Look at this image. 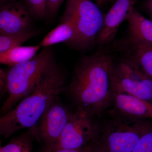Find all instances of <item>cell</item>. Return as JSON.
I'll list each match as a JSON object with an SVG mask.
<instances>
[{"mask_svg": "<svg viewBox=\"0 0 152 152\" xmlns=\"http://www.w3.org/2000/svg\"><path fill=\"white\" fill-rule=\"evenodd\" d=\"M110 56L99 51L82 58L77 64L68 91L77 109L101 117L113 102V71Z\"/></svg>", "mask_w": 152, "mask_h": 152, "instance_id": "cell-1", "label": "cell"}, {"mask_svg": "<svg viewBox=\"0 0 152 152\" xmlns=\"http://www.w3.org/2000/svg\"><path fill=\"white\" fill-rule=\"evenodd\" d=\"M65 71L57 64L16 107L0 118V134L5 138L23 129L36 126L65 88Z\"/></svg>", "mask_w": 152, "mask_h": 152, "instance_id": "cell-2", "label": "cell"}, {"mask_svg": "<svg viewBox=\"0 0 152 152\" xmlns=\"http://www.w3.org/2000/svg\"><path fill=\"white\" fill-rule=\"evenodd\" d=\"M108 115L85 147L90 152H132L142 136L152 129V120Z\"/></svg>", "mask_w": 152, "mask_h": 152, "instance_id": "cell-3", "label": "cell"}, {"mask_svg": "<svg viewBox=\"0 0 152 152\" xmlns=\"http://www.w3.org/2000/svg\"><path fill=\"white\" fill-rule=\"evenodd\" d=\"M56 64L54 54L48 47L31 59L12 66L7 72L8 97L1 113H7L30 94Z\"/></svg>", "mask_w": 152, "mask_h": 152, "instance_id": "cell-4", "label": "cell"}, {"mask_svg": "<svg viewBox=\"0 0 152 152\" xmlns=\"http://www.w3.org/2000/svg\"><path fill=\"white\" fill-rule=\"evenodd\" d=\"M104 15L91 0H66L61 20L74 23L75 39L70 46L84 51L96 45V39L103 23Z\"/></svg>", "mask_w": 152, "mask_h": 152, "instance_id": "cell-5", "label": "cell"}, {"mask_svg": "<svg viewBox=\"0 0 152 152\" xmlns=\"http://www.w3.org/2000/svg\"><path fill=\"white\" fill-rule=\"evenodd\" d=\"M95 118L80 109L72 112L53 151L80 149L86 146L97 132L99 122Z\"/></svg>", "mask_w": 152, "mask_h": 152, "instance_id": "cell-6", "label": "cell"}, {"mask_svg": "<svg viewBox=\"0 0 152 152\" xmlns=\"http://www.w3.org/2000/svg\"><path fill=\"white\" fill-rule=\"evenodd\" d=\"M112 83L113 89L152 104V79L124 60L114 63Z\"/></svg>", "mask_w": 152, "mask_h": 152, "instance_id": "cell-7", "label": "cell"}, {"mask_svg": "<svg viewBox=\"0 0 152 152\" xmlns=\"http://www.w3.org/2000/svg\"><path fill=\"white\" fill-rule=\"evenodd\" d=\"M72 112L56 100L36 125L37 141L41 143L43 152H53Z\"/></svg>", "mask_w": 152, "mask_h": 152, "instance_id": "cell-8", "label": "cell"}, {"mask_svg": "<svg viewBox=\"0 0 152 152\" xmlns=\"http://www.w3.org/2000/svg\"><path fill=\"white\" fill-rule=\"evenodd\" d=\"M137 0H117L104 15L102 26L96 39V45L102 47L113 42L118 28L127 20Z\"/></svg>", "mask_w": 152, "mask_h": 152, "instance_id": "cell-9", "label": "cell"}, {"mask_svg": "<svg viewBox=\"0 0 152 152\" xmlns=\"http://www.w3.org/2000/svg\"><path fill=\"white\" fill-rule=\"evenodd\" d=\"M33 17L20 2H11L1 6L0 34H21L33 29Z\"/></svg>", "mask_w": 152, "mask_h": 152, "instance_id": "cell-10", "label": "cell"}, {"mask_svg": "<svg viewBox=\"0 0 152 152\" xmlns=\"http://www.w3.org/2000/svg\"><path fill=\"white\" fill-rule=\"evenodd\" d=\"M113 48V50L119 53L122 59L152 79V45L126 37L115 42Z\"/></svg>", "mask_w": 152, "mask_h": 152, "instance_id": "cell-11", "label": "cell"}, {"mask_svg": "<svg viewBox=\"0 0 152 152\" xmlns=\"http://www.w3.org/2000/svg\"><path fill=\"white\" fill-rule=\"evenodd\" d=\"M113 96L107 114L119 116L152 120V104L125 92L113 89Z\"/></svg>", "mask_w": 152, "mask_h": 152, "instance_id": "cell-12", "label": "cell"}, {"mask_svg": "<svg viewBox=\"0 0 152 152\" xmlns=\"http://www.w3.org/2000/svg\"><path fill=\"white\" fill-rule=\"evenodd\" d=\"M129 34L127 37L132 40L152 45V20L134 9L127 20Z\"/></svg>", "mask_w": 152, "mask_h": 152, "instance_id": "cell-13", "label": "cell"}, {"mask_svg": "<svg viewBox=\"0 0 152 152\" xmlns=\"http://www.w3.org/2000/svg\"><path fill=\"white\" fill-rule=\"evenodd\" d=\"M60 23L47 35L39 44L41 47L48 48L60 43H66L69 46L75 37L74 23L67 20H60Z\"/></svg>", "mask_w": 152, "mask_h": 152, "instance_id": "cell-14", "label": "cell"}, {"mask_svg": "<svg viewBox=\"0 0 152 152\" xmlns=\"http://www.w3.org/2000/svg\"><path fill=\"white\" fill-rule=\"evenodd\" d=\"M40 48L39 45L16 47L0 54V62L3 64L13 66L32 58L37 55Z\"/></svg>", "mask_w": 152, "mask_h": 152, "instance_id": "cell-15", "label": "cell"}, {"mask_svg": "<svg viewBox=\"0 0 152 152\" xmlns=\"http://www.w3.org/2000/svg\"><path fill=\"white\" fill-rule=\"evenodd\" d=\"M37 140L36 126L26 132L12 139L0 148V152H33V144Z\"/></svg>", "mask_w": 152, "mask_h": 152, "instance_id": "cell-16", "label": "cell"}, {"mask_svg": "<svg viewBox=\"0 0 152 152\" xmlns=\"http://www.w3.org/2000/svg\"><path fill=\"white\" fill-rule=\"evenodd\" d=\"M40 31L37 29L15 34H0V54L16 47L20 46L25 42L37 37Z\"/></svg>", "mask_w": 152, "mask_h": 152, "instance_id": "cell-17", "label": "cell"}, {"mask_svg": "<svg viewBox=\"0 0 152 152\" xmlns=\"http://www.w3.org/2000/svg\"><path fill=\"white\" fill-rule=\"evenodd\" d=\"M25 3L33 18L39 20L46 18L47 0H25Z\"/></svg>", "mask_w": 152, "mask_h": 152, "instance_id": "cell-18", "label": "cell"}, {"mask_svg": "<svg viewBox=\"0 0 152 152\" xmlns=\"http://www.w3.org/2000/svg\"><path fill=\"white\" fill-rule=\"evenodd\" d=\"M132 152H152V129L142 136Z\"/></svg>", "mask_w": 152, "mask_h": 152, "instance_id": "cell-19", "label": "cell"}, {"mask_svg": "<svg viewBox=\"0 0 152 152\" xmlns=\"http://www.w3.org/2000/svg\"><path fill=\"white\" fill-rule=\"evenodd\" d=\"M64 1V0H47V18H51L56 14Z\"/></svg>", "mask_w": 152, "mask_h": 152, "instance_id": "cell-20", "label": "cell"}, {"mask_svg": "<svg viewBox=\"0 0 152 152\" xmlns=\"http://www.w3.org/2000/svg\"><path fill=\"white\" fill-rule=\"evenodd\" d=\"M8 92L7 72L0 69V93L2 96Z\"/></svg>", "mask_w": 152, "mask_h": 152, "instance_id": "cell-21", "label": "cell"}, {"mask_svg": "<svg viewBox=\"0 0 152 152\" xmlns=\"http://www.w3.org/2000/svg\"><path fill=\"white\" fill-rule=\"evenodd\" d=\"M144 7L152 20V0H147L144 4Z\"/></svg>", "mask_w": 152, "mask_h": 152, "instance_id": "cell-22", "label": "cell"}, {"mask_svg": "<svg viewBox=\"0 0 152 152\" xmlns=\"http://www.w3.org/2000/svg\"><path fill=\"white\" fill-rule=\"evenodd\" d=\"M53 152H86L85 148L80 149H58L55 150Z\"/></svg>", "mask_w": 152, "mask_h": 152, "instance_id": "cell-23", "label": "cell"}, {"mask_svg": "<svg viewBox=\"0 0 152 152\" xmlns=\"http://www.w3.org/2000/svg\"><path fill=\"white\" fill-rule=\"evenodd\" d=\"M94 1L99 7L104 5L106 3L108 2V0H94Z\"/></svg>", "mask_w": 152, "mask_h": 152, "instance_id": "cell-24", "label": "cell"}, {"mask_svg": "<svg viewBox=\"0 0 152 152\" xmlns=\"http://www.w3.org/2000/svg\"><path fill=\"white\" fill-rule=\"evenodd\" d=\"M11 1H12V0H0L1 5L2 6L3 5L11 3Z\"/></svg>", "mask_w": 152, "mask_h": 152, "instance_id": "cell-25", "label": "cell"}, {"mask_svg": "<svg viewBox=\"0 0 152 152\" xmlns=\"http://www.w3.org/2000/svg\"><path fill=\"white\" fill-rule=\"evenodd\" d=\"M117 0H108V1L111 3H115Z\"/></svg>", "mask_w": 152, "mask_h": 152, "instance_id": "cell-26", "label": "cell"}, {"mask_svg": "<svg viewBox=\"0 0 152 152\" xmlns=\"http://www.w3.org/2000/svg\"><path fill=\"white\" fill-rule=\"evenodd\" d=\"M85 148V150H86V152H90V151H89L88 150H87V149L86 148Z\"/></svg>", "mask_w": 152, "mask_h": 152, "instance_id": "cell-27", "label": "cell"}]
</instances>
